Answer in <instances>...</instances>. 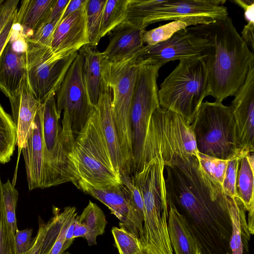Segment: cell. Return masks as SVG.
Masks as SVG:
<instances>
[{"instance_id": "1", "label": "cell", "mask_w": 254, "mask_h": 254, "mask_svg": "<svg viewBox=\"0 0 254 254\" xmlns=\"http://www.w3.org/2000/svg\"><path fill=\"white\" fill-rule=\"evenodd\" d=\"M212 45L202 54L208 74L209 96L222 102L243 85L254 64V54L229 16L207 24L187 27Z\"/></svg>"}, {"instance_id": "2", "label": "cell", "mask_w": 254, "mask_h": 254, "mask_svg": "<svg viewBox=\"0 0 254 254\" xmlns=\"http://www.w3.org/2000/svg\"><path fill=\"white\" fill-rule=\"evenodd\" d=\"M69 156L78 189L82 184L101 189L122 184L121 175L113 164L95 107L75 139Z\"/></svg>"}, {"instance_id": "3", "label": "cell", "mask_w": 254, "mask_h": 254, "mask_svg": "<svg viewBox=\"0 0 254 254\" xmlns=\"http://www.w3.org/2000/svg\"><path fill=\"white\" fill-rule=\"evenodd\" d=\"M223 0H127L126 19L145 30L154 23L180 21L189 27L207 24L228 16Z\"/></svg>"}, {"instance_id": "4", "label": "cell", "mask_w": 254, "mask_h": 254, "mask_svg": "<svg viewBox=\"0 0 254 254\" xmlns=\"http://www.w3.org/2000/svg\"><path fill=\"white\" fill-rule=\"evenodd\" d=\"M204 55L179 61L158 91L160 107L176 113L191 125L204 98L209 96Z\"/></svg>"}, {"instance_id": "5", "label": "cell", "mask_w": 254, "mask_h": 254, "mask_svg": "<svg viewBox=\"0 0 254 254\" xmlns=\"http://www.w3.org/2000/svg\"><path fill=\"white\" fill-rule=\"evenodd\" d=\"M42 140L44 178L43 189L71 182L77 180L70 159L75 138L67 114L57 110L55 97L42 103Z\"/></svg>"}, {"instance_id": "6", "label": "cell", "mask_w": 254, "mask_h": 254, "mask_svg": "<svg viewBox=\"0 0 254 254\" xmlns=\"http://www.w3.org/2000/svg\"><path fill=\"white\" fill-rule=\"evenodd\" d=\"M140 53L117 62L103 58L101 87L111 90L114 118L127 172L132 165L130 124L131 100L142 60Z\"/></svg>"}, {"instance_id": "7", "label": "cell", "mask_w": 254, "mask_h": 254, "mask_svg": "<svg viewBox=\"0 0 254 254\" xmlns=\"http://www.w3.org/2000/svg\"><path fill=\"white\" fill-rule=\"evenodd\" d=\"M190 126L199 153L225 160L241 159L235 120L230 106L203 102Z\"/></svg>"}, {"instance_id": "8", "label": "cell", "mask_w": 254, "mask_h": 254, "mask_svg": "<svg viewBox=\"0 0 254 254\" xmlns=\"http://www.w3.org/2000/svg\"><path fill=\"white\" fill-rule=\"evenodd\" d=\"M26 57V76L38 100L43 103L55 95L78 51L55 52L29 36L23 37Z\"/></svg>"}, {"instance_id": "9", "label": "cell", "mask_w": 254, "mask_h": 254, "mask_svg": "<svg viewBox=\"0 0 254 254\" xmlns=\"http://www.w3.org/2000/svg\"><path fill=\"white\" fill-rule=\"evenodd\" d=\"M159 69L155 65L143 64L138 69L130 111L132 176L142 169L144 145L149 122L154 110L160 106L157 84Z\"/></svg>"}, {"instance_id": "10", "label": "cell", "mask_w": 254, "mask_h": 254, "mask_svg": "<svg viewBox=\"0 0 254 254\" xmlns=\"http://www.w3.org/2000/svg\"><path fill=\"white\" fill-rule=\"evenodd\" d=\"M83 57L78 52L55 95L58 112L61 114L63 111L68 115L74 135L83 128L95 109L83 81Z\"/></svg>"}, {"instance_id": "11", "label": "cell", "mask_w": 254, "mask_h": 254, "mask_svg": "<svg viewBox=\"0 0 254 254\" xmlns=\"http://www.w3.org/2000/svg\"><path fill=\"white\" fill-rule=\"evenodd\" d=\"M78 189L107 206L120 220V227L143 240L144 214L135 204L130 190L124 184L101 189L82 184Z\"/></svg>"}, {"instance_id": "12", "label": "cell", "mask_w": 254, "mask_h": 254, "mask_svg": "<svg viewBox=\"0 0 254 254\" xmlns=\"http://www.w3.org/2000/svg\"><path fill=\"white\" fill-rule=\"evenodd\" d=\"M212 45L208 40L186 28L164 41L144 46L139 56L148 64L162 67L171 61L200 55Z\"/></svg>"}, {"instance_id": "13", "label": "cell", "mask_w": 254, "mask_h": 254, "mask_svg": "<svg viewBox=\"0 0 254 254\" xmlns=\"http://www.w3.org/2000/svg\"><path fill=\"white\" fill-rule=\"evenodd\" d=\"M230 106L235 120L239 157L254 151V64Z\"/></svg>"}, {"instance_id": "14", "label": "cell", "mask_w": 254, "mask_h": 254, "mask_svg": "<svg viewBox=\"0 0 254 254\" xmlns=\"http://www.w3.org/2000/svg\"><path fill=\"white\" fill-rule=\"evenodd\" d=\"M12 120L17 130L16 145L19 150L25 146L34 124L36 115L42 103L33 93L26 73L17 89L8 98Z\"/></svg>"}, {"instance_id": "15", "label": "cell", "mask_w": 254, "mask_h": 254, "mask_svg": "<svg viewBox=\"0 0 254 254\" xmlns=\"http://www.w3.org/2000/svg\"><path fill=\"white\" fill-rule=\"evenodd\" d=\"M145 30L125 20L110 32L109 44L102 52L103 59L117 62L139 53L144 47L142 35Z\"/></svg>"}, {"instance_id": "16", "label": "cell", "mask_w": 254, "mask_h": 254, "mask_svg": "<svg viewBox=\"0 0 254 254\" xmlns=\"http://www.w3.org/2000/svg\"><path fill=\"white\" fill-rule=\"evenodd\" d=\"M42 112V104L36 115L34 124L26 143L21 149L29 190L38 188L43 189L44 163Z\"/></svg>"}, {"instance_id": "17", "label": "cell", "mask_w": 254, "mask_h": 254, "mask_svg": "<svg viewBox=\"0 0 254 254\" xmlns=\"http://www.w3.org/2000/svg\"><path fill=\"white\" fill-rule=\"evenodd\" d=\"M86 6L60 20L53 36L52 50L54 52L79 51L89 44Z\"/></svg>"}, {"instance_id": "18", "label": "cell", "mask_w": 254, "mask_h": 254, "mask_svg": "<svg viewBox=\"0 0 254 254\" xmlns=\"http://www.w3.org/2000/svg\"><path fill=\"white\" fill-rule=\"evenodd\" d=\"M112 99L111 90L101 87L99 99L95 107L98 112L101 128L115 169L120 175H129L121 151L115 123Z\"/></svg>"}, {"instance_id": "19", "label": "cell", "mask_w": 254, "mask_h": 254, "mask_svg": "<svg viewBox=\"0 0 254 254\" xmlns=\"http://www.w3.org/2000/svg\"><path fill=\"white\" fill-rule=\"evenodd\" d=\"M15 47L11 36L0 55V89L8 98L17 89L26 73L25 50Z\"/></svg>"}, {"instance_id": "20", "label": "cell", "mask_w": 254, "mask_h": 254, "mask_svg": "<svg viewBox=\"0 0 254 254\" xmlns=\"http://www.w3.org/2000/svg\"><path fill=\"white\" fill-rule=\"evenodd\" d=\"M254 156L249 154L241 159L238 172L236 190L238 197L248 212L247 224L251 235L254 233Z\"/></svg>"}, {"instance_id": "21", "label": "cell", "mask_w": 254, "mask_h": 254, "mask_svg": "<svg viewBox=\"0 0 254 254\" xmlns=\"http://www.w3.org/2000/svg\"><path fill=\"white\" fill-rule=\"evenodd\" d=\"M168 207V231L175 254H201L183 216L172 205Z\"/></svg>"}, {"instance_id": "22", "label": "cell", "mask_w": 254, "mask_h": 254, "mask_svg": "<svg viewBox=\"0 0 254 254\" xmlns=\"http://www.w3.org/2000/svg\"><path fill=\"white\" fill-rule=\"evenodd\" d=\"M57 0H23L17 10L15 25L22 28L21 34L31 31L33 34L47 20Z\"/></svg>"}, {"instance_id": "23", "label": "cell", "mask_w": 254, "mask_h": 254, "mask_svg": "<svg viewBox=\"0 0 254 254\" xmlns=\"http://www.w3.org/2000/svg\"><path fill=\"white\" fill-rule=\"evenodd\" d=\"M83 57L82 75L84 85L91 103L95 107L98 102L101 83L102 52L88 44L78 51Z\"/></svg>"}, {"instance_id": "24", "label": "cell", "mask_w": 254, "mask_h": 254, "mask_svg": "<svg viewBox=\"0 0 254 254\" xmlns=\"http://www.w3.org/2000/svg\"><path fill=\"white\" fill-rule=\"evenodd\" d=\"M228 198L232 223V234L229 244L231 254L248 253L251 234L246 219V210L238 197L228 196Z\"/></svg>"}, {"instance_id": "25", "label": "cell", "mask_w": 254, "mask_h": 254, "mask_svg": "<svg viewBox=\"0 0 254 254\" xmlns=\"http://www.w3.org/2000/svg\"><path fill=\"white\" fill-rule=\"evenodd\" d=\"M78 221L86 228L87 233L85 237L89 246L97 244V237L105 232L107 224L106 216L102 210L95 203L89 201L80 215Z\"/></svg>"}, {"instance_id": "26", "label": "cell", "mask_w": 254, "mask_h": 254, "mask_svg": "<svg viewBox=\"0 0 254 254\" xmlns=\"http://www.w3.org/2000/svg\"><path fill=\"white\" fill-rule=\"evenodd\" d=\"M17 143V130L11 117L0 104V164L8 162Z\"/></svg>"}, {"instance_id": "27", "label": "cell", "mask_w": 254, "mask_h": 254, "mask_svg": "<svg viewBox=\"0 0 254 254\" xmlns=\"http://www.w3.org/2000/svg\"><path fill=\"white\" fill-rule=\"evenodd\" d=\"M127 0H107L103 12L98 40L126 19Z\"/></svg>"}, {"instance_id": "28", "label": "cell", "mask_w": 254, "mask_h": 254, "mask_svg": "<svg viewBox=\"0 0 254 254\" xmlns=\"http://www.w3.org/2000/svg\"><path fill=\"white\" fill-rule=\"evenodd\" d=\"M107 0H88L86 6L89 45L95 48L98 44V35L103 12Z\"/></svg>"}, {"instance_id": "29", "label": "cell", "mask_w": 254, "mask_h": 254, "mask_svg": "<svg viewBox=\"0 0 254 254\" xmlns=\"http://www.w3.org/2000/svg\"><path fill=\"white\" fill-rule=\"evenodd\" d=\"M112 233L120 254H137L144 248L139 238L124 228L113 227Z\"/></svg>"}, {"instance_id": "30", "label": "cell", "mask_w": 254, "mask_h": 254, "mask_svg": "<svg viewBox=\"0 0 254 254\" xmlns=\"http://www.w3.org/2000/svg\"><path fill=\"white\" fill-rule=\"evenodd\" d=\"M189 27L182 21H173L149 30H145L142 35L143 43L154 45L170 38L176 32Z\"/></svg>"}, {"instance_id": "31", "label": "cell", "mask_w": 254, "mask_h": 254, "mask_svg": "<svg viewBox=\"0 0 254 254\" xmlns=\"http://www.w3.org/2000/svg\"><path fill=\"white\" fill-rule=\"evenodd\" d=\"M2 195L7 223L15 235L18 230L16 217V208L18 198V192L9 179L2 185Z\"/></svg>"}, {"instance_id": "32", "label": "cell", "mask_w": 254, "mask_h": 254, "mask_svg": "<svg viewBox=\"0 0 254 254\" xmlns=\"http://www.w3.org/2000/svg\"><path fill=\"white\" fill-rule=\"evenodd\" d=\"M0 176V254H16L14 234L6 221Z\"/></svg>"}, {"instance_id": "33", "label": "cell", "mask_w": 254, "mask_h": 254, "mask_svg": "<svg viewBox=\"0 0 254 254\" xmlns=\"http://www.w3.org/2000/svg\"><path fill=\"white\" fill-rule=\"evenodd\" d=\"M198 160L206 174L222 186L229 160L216 158L199 152Z\"/></svg>"}, {"instance_id": "34", "label": "cell", "mask_w": 254, "mask_h": 254, "mask_svg": "<svg viewBox=\"0 0 254 254\" xmlns=\"http://www.w3.org/2000/svg\"><path fill=\"white\" fill-rule=\"evenodd\" d=\"M240 160L236 158L228 162L222 188L225 194L230 197H238L236 184Z\"/></svg>"}, {"instance_id": "35", "label": "cell", "mask_w": 254, "mask_h": 254, "mask_svg": "<svg viewBox=\"0 0 254 254\" xmlns=\"http://www.w3.org/2000/svg\"><path fill=\"white\" fill-rule=\"evenodd\" d=\"M62 15L53 21L43 24L29 36L36 42L52 48L54 34L61 20Z\"/></svg>"}, {"instance_id": "36", "label": "cell", "mask_w": 254, "mask_h": 254, "mask_svg": "<svg viewBox=\"0 0 254 254\" xmlns=\"http://www.w3.org/2000/svg\"><path fill=\"white\" fill-rule=\"evenodd\" d=\"M39 229L31 248L25 254H45L50 249V246L45 240V236L51 225V220L44 222L39 217Z\"/></svg>"}, {"instance_id": "37", "label": "cell", "mask_w": 254, "mask_h": 254, "mask_svg": "<svg viewBox=\"0 0 254 254\" xmlns=\"http://www.w3.org/2000/svg\"><path fill=\"white\" fill-rule=\"evenodd\" d=\"M77 215L76 208L68 206L65 220L62 225L55 241L45 254H62L65 251L64 247L66 229L71 221Z\"/></svg>"}, {"instance_id": "38", "label": "cell", "mask_w": 254, "mask_h": 254, "mask_svg": "<svg viewBox=\"0 0 254 254\" xmlns=\"http://www.w3.org/2000/svg\"><path fill=\"white\" fill-rule=\"evenodd\" d=\"M33 229L17 230L14 235L16 254H25L32 247L34 239L32 238Z\"/></svg>"}, {"instance_id": "39", "label": "cell", "mask_w": 254, "mask_h": 254, "mask_svg": "<svg viewBox=\"0 0 254 254\" xmlns=\"http://www.w3.org/2000/svg\"><path fill=\"white\" fill-rule=\"evenodd\" d=\"M18 0H4L0 9V32L9 19L17 12Z\"/></svg>"}, {"instance_id": "40", "label": "cell", "mask_w": 254, "mask_h": 254, "mask_svg": "<svg viewBox=\"0 0 254 254\" xmlns=\"http://www.w3.org/2000/svg\"><path fill=\"white\" fill-rule=\"evenodd\" d=\"M16 13L9 19L0 32V55L11 37L15 25Z\"/></svg>"}, {"instance_id": "41", "label": "cell", "mask_w": 254, "mask_h": 254, "mask_svg": "<svg viewBox=\"0 0 254 254\" xmlns=\"http://www.w3.org/2000/svg\"><path fill=\"white\" fill-rule=\"evenodd\" d=\"M241 37L248 47L254 50V21H250L244 26L241 32Z\"/></svg>"}, {"instance_id": "42", "label": "cell", "mask_w": 254, "mask_h": 254, "mask_svg": "<svg viewBox=\"0 0 254 254\" xmlns=\"http://www.w3.org/2000/svg\"><path fill=\"white\" fill-rule=\"evenodd\" d=\"M244 10V17L248 22L254 21V0H235L233 1Z\"/></svg>"}, {"instance_id": "43", "label": "cell", "mask_w": 254, "mask_h": 254, "mask_svg": "<svg viewBox=\"0 0 254 254\" xmlns=\"http://www.w3.org/2000/svg\"><path fill=\"white\" fill-rule=\"evenodd\" d=\"M70 0H57L45 23L50 22L61 16Z\"/></svg>"}, {"instance_id": "44", "label": "cell", "mask_w": 254, "mask_h": 254, "mask_svg": "<svg viewBox=\"0 0 254 254\" xmlns=\"http://www.w3.org/2000/svg\"><path fill=\"white\" fill-rule=\"evenodd\" d=\"M88 0H70L61 18L62 20L75 11L86 5Z\"/></svg>"}, {"instance_id": "45", "label": "cell", "mask_w": 254, "mask_h": 254, "mask_svg": "<svg viewBox=\"0 0 254 254\" xmlns=\"http://www.w3.org/2000/svg\"><path fill=\"white\" fill-rule=\"evenodd\" d=\"M87 233V231L85 227L78 221L76 216L74 220V226L73 233V238L75 239L78 237L85 238Z\"/></svg>"}, {"instance_id": "46", "label": "cell", "mask_w": 254, "mask_h": 254, "mask_svg": "<svg viewBox=\"0 0 254 254\" xmlns=\"http://www.w3.org/2000/svg\"><path fill=\"white\" fill-rule=\"evenodd\" d=\"M137 254H154L152 252L149 251L148 249L144 248L141 252H140L139 253H138Z\"/></svg>"}, {"instance_id": "47", "label": "cell", "mask_w": 254, "mask_h": 254, "mask_svg": "<svg viewBox=\"0 0 254 254\" xmlns=\"http://www.w3.org/2000/svg\"><path fill=\"white\" fill-rule=\"evenodd\" d=\"M4 0H0V9L1 8L2 4L4 2Z\"/></svg>"}, {"instance_id": "48", "label": "cell", "mask_w": 254, "mask_h": 254, "mask_svg": "<svg viewBox=\"0 0 254 254\" xmlns=\"http://www.w3.org/2000/svg\"><path fill=\"white\" fill-rule=\"evenodd\" d=\"M62 254H71L68 252H64Z\"/></svg>"}]
</instances>
